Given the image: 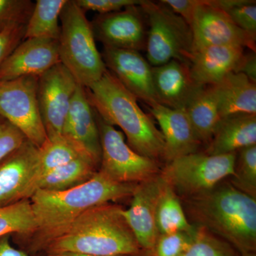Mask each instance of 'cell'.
Masks as SVG:
<instances>
[{"mask_svg":"<svg viewBox=\"0 0 256 256\" xmlns=\"http://www.w3.org/2000/svg\"><path fill=\"white\" fill-rule=\"evenodd\" d=\"M122 206L108 203L86 210L40 239L47 254L74 252L98 256H132L141 248L122 215Z\"/></svg>","mask_w":256,"mask_h":256,"instance_id":"6da1fadb","label":"cell"},{"mask_svg":"<svg viewBox=\"0 0 256 256\" xmlns=\"http://www.w3.org/2000/svg\"><path fill=\"white\" fill-rule=\"evenodd\" d=\"M180 201L192 226L225 240L240 256L256 252V198L226 178L204 193Z\"/></svg>","mask_w":256,"mask_h":256,"instance_id":"7a4b0ae2","label":"cell"},{"mask_svg":"<svg viewBox=\"0 0 256 256\" xmlns=\"http://www.w3.org/2000/svg\"><path fill=\"white\" fill-rule=\"evenodd\" d=\"M86 90L94 110L107 124L122 130L133 150L164 164L165 144L161 131L150 114L140 107L137 98L109 70Z\"/></svg>","mask_w":256,"mask_h":256,"instance_id":"3957f363","label":"cell"},{"mask_svg":"<svg viewBox=\"0 0 256 256\" xmlns=\"http://www.w3.org/2000/svg\"><path fill=\"white\" fill-rule=\"evenodd\" d=\"M138 184L116 182L98 171L86 182L65 191L36 190L30 203L40 239L90 208L131 198Z\"/></svg>","mask_w":256,"mask_h":256,"instance_id":"277c9868","label":"cell"},{"mask_svg":"<svg viewBox=\"0 0 256 256\" xmlns=\"http://www.w3.org/2000/svg\"><path fill=\"white\" fill-rule=\"evenodd\" d=\"M74 0H67L60 15L58 53L63 64L79 85L88 88L107 68L96 46L92 23Z\"/></svg>","mask_w":256,"mask_h":256,"instance_id":"5b68a950","label":"cell"},{"mask_svg":"<svg viewBox=\"0 0 256 256\" xmlns=\"http://www.w3.org/2000/svg\"><path fill=\"white\" fill-rule=\"evenodd\" d=\"M140 6L149 26L146 50L151 66L172 60L190 65L194 54L191 26L162 1L142 0Z\"/></svg>","mask_w":256,"mask_h":256,"instance_id":"8992f818","label":"cell"},{"mask_svg":"<svg viewBox=\"0 0 256 256\" xmlns=\"http://www.w3.org/2000/svg\"><path fill=\"white\" fill-rule=\"evenodd\" d=\"M236 152L210 156L204 151L180 156L165 163L160 178L180 200L204 193L234 173Z\"/></svg>","mask_w":256,"mask_h":256,"instance_id":"52a82bcc","label":"cell"},{"mask_svg":"<svg viewBox=\"0 0 256 256\" xmlns=\"http://www.w3.org/2000/svg\"><path fill=\"white\" fill-rule=\"evenodd\" d=\"M96 116L100 140V172L116 182L136 184L160 176L161 163L133 150L124 133L107 124L96 111Z\"/></svg>","mask_w":256,"mask_h":256,"instance_id":"ba28073f","label":"cell"},{"mask_svg":"<svg viewBox=\"0 0 256 256\" xmlns=\"http://www.w3.org/2000/svg\"><path fill=\"white\" fill-rule=\"evenodd\" d=\"M38 78L30 76L0 80V116L40 148L47 136L38 107Z\"/></svg>","mask_w":256,"mask_h":256,"instance_id":"9c48e42d","label":"cell"},{"mask_svg":"<svg viewBox=\"0 0 256 256\" xmlns=\"http://www.w3.org/2000/svg\"><path fill=\"white\" fill-rule=\"evenodd\" d=\"M78 82L62 64L38 78V107L47 138L62 136L64 124Z\"/></svg>","mask_w":256,"mask_h":256,"instance_id":"30bf717a","label":"cell"},{"mask_svg":"<svg viewBox=\"0 0 256 256\" xmlns=\"http://www.w3.org/2000/svg\"><path fill=\"white\" fill-rule=\"evenodd\" d=\"M194 52L212 46H232L256 52V40L238 28L224 10L200 0L191 25Z\"/></svg>","mask_w":256,"mask_h":256,"instance_id":"8fae6325","label":"cell"},{"mask_svg":"<svg viewBox=\"0 0 256 256\" xmlns=\"http://www.w3.org/2000/svg\"><path fill=\"white\" fill-rule=\"evenodd\" d=\"M40 176V150L26 140L0 162V208L30 198Z\"/></svg>","mask_w":256,"mask_h":256,"instance_id":"7c38bea8","label":"cell"},{"mask_svg":"<svg viewBox=\"0 0 256 256\" xmlns=\"http://www.w3.org/2000/svg\"><path fill=\"white\" fill-rule=\"evenodd\" d=\"M146 15L140 5L99 14L92 22L95 38L104 47L140 50H146L148 30Z\"/></svg>","mask_w":256,"mask_h":256,"instance_id":"4fadbf2b","label":"cell"},{"mask_svg":"<svg viewBox=\"0 0 256 256\" xmlns=\"http://www.w3.org/2000/svg\"><path fill=\"white\" fill-rule=\"evenodd\" d=\"M101 56L107 70L138 100L146 105L156 102L152 66L140 52L104 47Z\"/></svg>","mask_w":256,"mask_h":256,"instance_id":"5bb4252c","label":"cell"},{"mask_svg":"<svg viewBox=\"0 0 256 256\" xmlns=\"http://www.w3.org/2000/svg\"><path fill=\"white\" fill-rule=\"evenodd\" d=\"M60 63L58 42L46 38L23 40L0 66V80L40 76Z\"/></svg>","mask_w":256,"mask_h":256,"instance_id":"9a60e30c","label":"cell"},{"mask_svg":"<svg viewBox=\"0 0 256 256\" xmlns=\"http://www.w3.org/2000/svg\"><path fill=\"white\" fill-rule=\"evenodd\" d=\"M152 74L156 102L173 110H186L204 87L192 78L190 65L178 60L152 66Z\"/></svg>","mask_w":256,"mask_h":256,"instance_id":"2e32d148","label":"cell"},{"mask_svg":"<svg viewBox=\"0 0 256 256\" xmlns=\"http://www.w3.org/2000/svg\"><path fill=\"white\" fill-rule=\"evenodd\" d=\"M62 134L82 150L99 169L100 134L96 111L89 102L85 87L78 85L76 89Z\"/></svg>","mask_w":256,"mask_h":256,"instance_id":"e0dca14e","label":"cell"},{"mask_svg":"<svg viewBox=\"0 0 256 256\" xmlns=\"http://www.w3.org/2000/svg\"><path fill=\"white\" fill-rule=\"evenodd\" d=\"M161 186L160 176L139 184L131 197L130 206L122 210L124 220L142 250H152L159 236L156 212Z\"/></svg>","mask_w":256,"mask_h":256,"instance_id":"ac0fdd59","label":"cell"},{"mask_svg":"<svg viewBox=\"0 0 256 256\" xmlns=\"http://www.w3.org/2000/svg\"><path fill=\"white\" fill-rule=\"evenodd\" d=\"M146 108L152 118L158 121L164 138V164L180 156L204 150L186 111L173 110L158 102L146 105Z\"/></svg>","mask_w":256,"mask_h":256,"instance_id":"d6986e66","label":"cell"},{"mask_svg":"<svg viewBox=\"0 0 256 256\" xmlns=\"http://www.w3.org/2000/svg\"><path fill=\"white\" fill-rule=\"evenodd\" d=\"M245 48L232 46H212L194 52L190 68L194 80L204 86L218 84L228 74L237 73Z\"/></svg>","mask_w":256,"mask_h":256,"instance_id":"ffe728a7","label":"cell"},{"mask_svg":"<svg viewBox=\"0 0 256 256\" xmlns=\"http://www.w3.org/2000/svg\"><path fill=\"white\" fill-rule=\"evenodd\" d=\"M252 146H256V114H232L220 119L204 151L220 156Z\"/></svg>","mask_w":256,"mask_h":256,"instance_id":"44dd1931","label":"cell"},{"mask_svg":"<svg viewBox=\"0 0 256 256\" xmlns=\"http://www.w3.org/2000/svg\"><path fill=\"white\" fill-rule=\"evenodd\" d=\"M220 118L236 114H256V84L242 73L228 74L212 86Z\"/></svg>","mask_w":256,"mask_h":256,"instance_id":"7402d4cb","label":"cell"},{"mask_svg":"<svg viewBox=\"0 0 256 256\" xmlns=\"http://www.w3.org/2000/svg\"><path fill=\"white\" fill-rule=\"evenodd\" d=\"M185 111L204 150L222 119L213 88L204 87Z\"/></svg>","mask_w":256,"mask_h":256,"instance_id":"603a6c76","label":"cell"},{"mask_svg":"<svg viewBox=\"0 0 256 256\" xmlns=\"http://www.w3.org/2000/svg\"><path fill=\"white\" fill-rule=\"evenodd\" d=\"M98 171V168L92 160L78 158L42 176L35 185V192L65 191L86 182Z\"/></svg>","mask_w":256,"mask_h":256,"instance_id":"cb8c5ba5","label":"cell"},{"mask_svg":"<svg viewBox=\"0 0 256 256\" xmlns=\"http://www.w3.org/2000/svg\"><path fill=\"white\" fill-rule=\"evenodd\" d=\"M67 0H37L26 24L24 40L46 38L58 41L60 15Z\"/></svg>","mask_w":256,"mask_h":256,"instance_id":"d4e9b609","label":"cell"},{"mask_svg":"<svg viewBox=\"0 0 256 256\" xmlns=\"http://www.w3.org/2000/svg\"><path fill=\"white\" fill-rule=\"evenodd\" d=\"M156 226L159 235L190 232L196 228L188 222L180 198L162 178L156 207Z\"/></svg>","mask_w":256,"mask_h":256,"instance_id":"484cf974","label":"cell"},{"mask_svg":"<svg viewBox=\"0 0 256 256\" xmlns=\"http://www.w3.org/2000/svg\"><path fill=\"white\" fill-rule=\"evenodd\" d=\"M38 150L40 156V178L52 170L78 158L90 160L82 150L63 134L47 138L44 144L38 148Z\"/></svg>","mask_w":256,"mask_h":256,"instance_id":"4316f807","label":"cell"},{"mask_svg":"<svg viewBox=\"0 0 256 256\" xmlns=\"http://www.w3.org/2000/svg\"><path fill=\"white\" fill-rule=\"evenodd\" d=\"M36 223L28 200L0 208V238L12 233L36 232Z\"/></svg>","mask_w":256,"mask_h":256,"instance_id":"83f0119b","label":"cell"},{"mask_svg":"<svg viewBox=\"0 0 256 256\" xmlns=\"http://www.w3.org/2000/svg\"><path fill=\"white\" fill-rule=\"evenodd\" d=\"M227 180L237 190L256 198V146L237 152L233 174Z\"/></svg>","mask_w":256,"mask_h":256,"instance_id":"f1b7e54d","label":"cell"},{"mask_svg":"<svg viewBox=\"0 0 256 256\" xmlns=\"http://www.w3.org/2000/svg\"><path fill=\"white\" fill-rule=\"evenodd\" d=\"M228 14L234 23L256 41V4L252 0H210Z\"/></svg>","mask_w":256,"mask_h":256,"instance_id":"f546056e","label":"cell"},{"mask_svg":"<svg viewBox=\"0 0 256 256\" xmlns=\"http://www.w3.org/2000/svg\"><path fill=\"white\" fill-rule=\"evenodd\" d=\"M193 244L180 256H240L230 244L203 228H197Z\"/></svg>","mask_w":256,"mask_h":256,"instance_id":"4dcf8cb0","label":"cell"},{"mask_svg":"<svg viewBox=\"0 0 256 256\" xmlns=\"http://www.w3.org/2000/svg\"><path fill=\"white\" fill-rule=\"evenodd\" d=\"M197 227L192 232H178L158 236L152 256H180L194 242Z\"/></svg>","mask_w":256,"mask_h":256,"instance_id":"1f68e13d","label":"cell"},{"mask_svg":"<svg viewBox=\"0 0 256 256\" xmlns=\"http://www.w3.org/2000/svg\"><path fill=\"white\" fill-rule=\"evenodd\" d=\"M35 3L30 0H0V24H28Z\"/></svg>","mask_w":256,"mask_h":256,"instance_id":"d6a6232c","label":"cell"},{"mask_svg":"<svg viewBox=\"0 0 256 256\" xmlns=\"http://www.w3.org/2000/svg\"><path fill=\"white\" fill-rule=\"evenodd\" d=\"M26 24L20 23L1 24H0V66L24 40Z\"/></svg>","mask_w":256,"mask_h":256,"instance_id":"836d02e7","label":"cell"},{"mask_svg":"<svg viewBox=\"0 0 256 256\" xmlns=\"http://www.w3.org/2000/svg\"><path fill=\"white\" fill-rule=\"evenodd\" d=\"M26 138L20 130L0 117V162L18 150Z\"/></svg>","mask_w":256,"mask_h":256,"instance_id":"e575fe53","label":"cell"},{"mask_svg":"<svg viewBox=\"0 0 256 256\" xmlns=\"http://www.w3.org/2000/svg\"><path fill=\"white\" fill-rule=\"evenodd\" d=\"M84 12H98L100 14L120 11L133 5H140L142 0H74Z\"/></svg>","mask_w":256,"mask_h":256,"instance_id":"d590c367","label":"cell"},{"mask_svg":"<svg viewBox=\"0 0 256 256\" xmlns=\"http://www.w3.org/2000/svg\"><path fill=\"white\" fill-rule=\"evenodd\" d=\"M162 2L180 15L190 26L196 6L200 3V0H162Z\"/></svg>","mask_w":256,"mask_h":256,"instance_id":"8d00e7d4","label":"cell"},{"mask_svg":"<svg viewBox=\"0 0 256 256\" xmlns=\"http://www.w3.org/2000/svg\"><path fill=\"white\" fill-rule=\"evenodd\" d=\"M237 73L244 74L252 82L256 84V52L250 50V52H249V53H245Z\"/></svg>","mask_w":256,"mask_h":256,"instance_id":"74e56055","label":"cell"},{"mask_svg":"<svg viewBox=\"0 0 256 256\" xmlns=\"http://www.w3.org/2000/svg\"><path fill=\"white\" fill-rule=\"evenodd\" d=\"M0 256H30L10 244L8 236L0 238Z\"/></svg>","mask_w":256,"mask_h":256,"instance_id":"f35d334b","label":"cell"},{"mask_svg":"<svg viewBox=\"0 0 256 256\" xmlns=\"http://www.w3.org/2000/svg\"><path fill=\"white\" fill-rule=\"evenodd\" d=\"M47 256H98L87 255V254H74V252H62V254H47Z\"/></svg>","mask_w":256,"mask_h":256,"instance_id":"ab89813d","label":"cell"},{"mask_svg":"<svg viewBox=\"0 0 256 256\" xmlns=\"http://www.w3.org/2000/svg\"><path fill=\"white\" fill-rule=\"evenodd\" d=\"M136 256H152L151 250H142V249L141 252Z\"/></svg>","mask_w":256,"mask_h":256,"instance_id":"60d3db41","label":"cell"},{"mask_svg":"<svg viewBox=\"0 0 256 256\" xmlns=\"http://www.w3.org/2000/svg\"><path fill=\"white\" fill-rule=\"evenodd\" d=\"M240 256H256V252H246Z\"/></svg>","mask_w":256,"mask_h":256,"instance_id":"b9f144b4","label":"cell"}]
</instances>
